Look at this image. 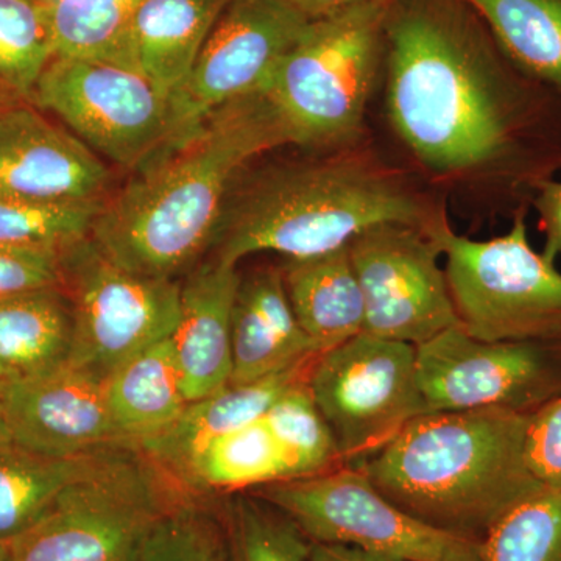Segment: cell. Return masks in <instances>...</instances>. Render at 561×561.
I'll return each instance as SVG.
<instances>
[{
    "instance_id": "obj_30",
    "label": "cell",
    "mask_w": 561,
    "mask_h": 561,
    "mask_svg": "<svg viewBox=\"0 0 561 561\" xmlns=\"http://www.w3.org/2000/svg\"><path fill=\"white\" fill-rule=\"evenodd\" d=\"M306 381L287 390L264 415L283 453L287 481L345 467L334 435Z\"/></svg>"
},
{
    "instance_id": "obj_38",
    "label": "cell",
    "mask_w": 561,
    "mask_h": 561,
    "mask_svg": "<svg viewBox=\"0 0 561 561\" xmlns=\"http://www.w3.org/2000/svg\"><path fill=\"white\" fill-rule=\"evenodd\" d=\"M286 2L305 13L309 20H320L368 0H286Z\"/></svg>"
},
{
    "instance_id": "obj_17",
    "label": "cell",
    "mask_w": 561,
    "mask_h": 561,
    "mask_svg": "<svg viewBox=\"0 0 561 561\" xmlns=\"http://www.w3.org/2000/svg\"><path fill=\"white\" fill-rule=\"evenodd\" d=\"M239 283L238 265L216 257L195 265L181 283L180 320L171 342L190 404L230 386L232 308Z\"/></svg>"
},
{
    "instance_id": "obj_22",
    "label": "cell",
    "mask_w": 561,
    "mask_h": 561,
    "mask_svg": "<svg viewBox=\"0 0 561 561\" xmlns=\"http://www.w3.org/2000/svg\"><path fill=\"white\" fill-rule=\"evenodd\" d=\"M72 306L61 286L0 301V383L28 381L69 365Z\"/></svg>"
},
{
    "instance_id": "obj_37",
    "label": "cell",
    "mask_w": 561,
    "mask_h": 561,
    "mask_svg": "<svg viewBox=\"0 0 561 561\" xmlns=\"http://www.w3.org/2000/svg\"><path fill=\"white\" fill-rule=\"evenodd\" d=\"M309 561H401L378 553L365 552L362 549L345 545H328V542H312Z\"/></svg>"
},
{
    "instance_id": "obj_14",
    "label": "cell",
    "mask_w": 561,
    "mask_h": 561,
    "mask_svg": "<svg viewBox=\"0 0 561 561\" xmlns=\"http://www.w3.org/2000/svg\"><path fill=\"white\" fill-rule=\"evenodd\" d=\"M365 334L419 346L460 324L440 247L424 228L382 224L348 243Z\"/></svg>"
},
{
    "instance_id": "obj_21",
    "label": "cell",
    "mask_w": 561,
    "mask_h": 561,
    "mask_svg": "<svg viewBox=\"0 0 561 561\" xmlns=\"http://www.w3.org/2000/svg\"><path fill=\"white\" fill-rule=\"evenodd\" d=\"M280 273L295 317L320 353L364 332V297L348 245L319 256L287 260Z\"/></svg>"
},
{
    "instance_id": "obj_26",
    "label": "cell",
    "mask_w": 561,
    "mask_h": 561,
    "mask_svg": "<svg viewBox=\"0 0 561 561\" xmlns=\"http://www.w3.org/2000/svg\"><path fill=\"white\" fill-rule=\"evenodd\" d=\"M287 481L283 453L264 416L216 438L186 481L192 496L216 497Z\"/></svg>"
},
{
    "instance_id": "obj_4",
    "label": "cell",
    "mask_w": 561,
    "mask_h": 561,
    "mask_svg": "<svg viewBox=\"0 0 561 561\" xmlns=\"http://www.w3.org/2000/svg\"><path fill=\"white\" fill-rule=\"evenodd\" d=\"M530 416L424 413L354 468L421 522L483 541L508 512L545 489L527 463Z\"/></svg>"
},
{
    "instance_id": "obj_2",
    "label": "cell",
    "mask_w": 561,
    "mask_h": 561,
    "mask_svg": "<svg viewBox=\"0 0 561 561\" xmlns=\"http://www.w3.org/2000/svg\"><path fill=\"white\" fill-rule=\"evenodd\" d=\"M290 144L264 91L228 103L111 192L90 238L125 271L176 279L213 249L230 192L250 162Z\"/></svg>"
},
{
    "instance_id": "obj_40",
    "label": "cell",
    "mask_w": 561,
    "mask_h": 561,
    "mask_svg": "<svg viewBox=\"0 0 561 561\" xmlns=\"http://www.w3.org/2000/svg\"><path fill=\"white\" fill-rule=\"evenodd\" d=\"M2 435H7V434H5V430H3V424H2V383H0V437H2Z\"/></svg>"
},
{
    "instance_id": "obj_34",
    "label": "cell",
    "mask_w": 561,
    "mask_h": 561,
    "mask_svg": "<svg viewBox=\"0 0 561 561\" xmlns=\"http://www.w3.org/2000/svg\"><path fill=\"white\" fill-rule=\"evenodd\" d=\"M60 251L0 243V301L60 286Z\"/></svg>"
},
{
    "instance_id": "obj_41",
    "label": "cell",
    "mask_w": 561,
    "mask_h": 561,
    "mask_svg": "<svg viewBox=\"0 0 561 561\" xmlns=\"http://www.w3.org/2000/svg\"><path fill=\"white\" fill-rule=\"evenodd\" d=\"M36 2H49V0H36Z\"/></svg>"
},
{
    "instance_id": "obj_29",
    "label": "cell",
    "mask_w": 561,
    "mask_h": 561,
    "mask_svg": "<svg viewBox=\"0 0 561 561\" xmlns=\"http://www.w3.org/2000/svg\"><path fill=\"white\" fill-rule=\"evenodd\" d=\"M54 58L44 2L0 0V103H32Z\"/></svg>"
},
{
    "instance_id": "obj_36",
    "label": "cell",
    "mask_w": 561,
    "mask_h": 561,
    "mask_svg": "<svg viewBox=\"0 0 561 561\" xmlns=\"http://www.w3.org/2000/svg\"><path fill=\"white\" fill-rule=\"evenodd\" d=\"M531 205L537 209L541 231L545 232L546 260L553 262L561 257V181L545 180L531 198Z\"/></svg>"
},
{
    "instance_id": "obj_24",
    "label": "cell",
    "mask_w": 561,
    "mask_h": 561,
    "mask_svg": "<svg viewBox=\"0 0 561 561\" xmlns=\"http://www.w3.org/2000/svg\"><path fill=\"white\" fill-rule=\"evenodd\" d=\"M105 451L60 459L22 448L2 435L0 541H13L35 526L62 491L87 474Z\"/></svg>"
},
{
    "instance_id": "obj_18",
    "label": "cell",
    "mask_w": 561,
    "mask_h": 561,
    "mask_svg": "<svg viewBox=\"0 0 561 561\" xmlns=\"http://www.w3.org/2000/svg\"><path fill=\"white\" fill-rule=\"evenodd\" d=\"M317 356L254 382L230 383L210 397L191 402L173 426L140 443V451L186 491L187 478L203 449L221 435L264 416L287 390L308 379Z\"/></svg>"
},
{
    "instance_id": "obj_33",
    "label": "cell",
    "mask_w": 561,
    "mask_h": 561,
    "mask_svg": "<svg viewBox=\"0 0 561 561\" xmlns=\"http://www.w3.org/2000/svg\"><path fill=\"white\" fill-rule=\"evenodd\" d=\"M103 203H38L0 192V243L62 250L90 236Z\"/></svg>"
},
{
    "instance_id": "obj_32",
    "label": "cell",
    "mask_w": 561,
    "mask_h": 561,
    "mask_svg": "<svg viewBox=\"0 0 561 561\" xmlns=\"http://www.w3.org/2000/svg\"><path fill=\"white\" fill-rule=\"evenodd\" d=\"M482 561H561V490L541 489L482 541Z\"/></svg>"
},
{
    "instance_id": "obj_9",
    "label": "cell",
    "mask_w": 561,
    "mask_h": 561,
    "mask_svg": "<svg viewBox=\"0 0 561 561\" xmlns=\"http://www.w3.org/2000/svg\"><path fill=\"white\" fill-rule=\"evenodd\" d=\"M312 542L345 545L401 561H482V541L432 527L402 511L354 467L250 490Z\"/></svg>"
},
{
    "instance_id": "obj_11",
    "label": "cell",
    "mask_w": 561,
    "mask_h": 561,
    "mask_svg": "<svg viewBox=\"0 0 561 561\" xmlns=\"http://www.w3.org/2000/svg\"><path fill=\"white\" fill-rule=\"evenodd\" d=\"M32 105L49 111L94 153L125 171H138L168 142L169 99L138 70L54 58Z\"/></svg>"
},
{
    "instance_id": "obj_19",
    "label": "cell",
    "mask_w": 561,
    "mask_h": 561,
    "mask_svg": "<svg viewBox=\"0 0 561 561\" xmlns=\"http://www.w3.org/2000/svg\"><path fill=\"white\" fill-rule=\"evenodd\" d=\"M317 354L291 309L280 267L241 275L232 308L230 383L257 381Z\"/></svg>"
},
{
    "instance_id": "obj_31",
    "label": "cell",
    "mask_w": 561,
    "mask_h": 561,
    "mask_svg": "<svg viewBox=\"0 0 561 561\" xmlns=\"http://www.w3.org/2000/svg\"><path fill=\"white\" fill-rule=\"evenodd\" d=\"M136 561H230L217 496L180 501L150 531Z\"/></svg>"
},
{
    "instance_id": "obj_15",
    "label": "cell",
    "mask_w": 561,
    "mask_h": 561,
    "mask_svg": "<svg viewBox=\"0 0 561 561\" xmlns=\"http://www.w3.org/2000/svg\"><path fill=\"white\" fill-rule=\"evenodd\" d=\"M0 192L38 203L105 202L108 165L27 102L0 106Z\"/></svg>"
},
{
    "instance_id": "obj_28",
    "label": "cell",
    "mask_w": 561,
    "mask_h": 561,
    "mask_svg": "<svg viewBox=\"0 0 561 561\" xmlns=\"http://www.w3.org/2000/svg\"><path fill=\"white\" fill-rule=\"evenodd\" d=\"M230 561H309L312 541L250 491L217 496Z\"/></svg>"
},
{
    "instance_id": "obj_20",
    "label": "cell",
    "mask_w": 561,
    "mask_h": 561,
    "mask_svg": "<svg viewBox=\"0 0 561 561\" xmlns=\"http://www.w3.org/2000/svg\"><path fill=\"white\" fill-rule=\"evenodd\" d=\"M228 0H142L133 22L138 72L171 99L190 79Z\"/></svg>"
},
{
    "instance_id": "obj_3",
    "label": "cell",
    "mask_w": 561,
    "mask_h": 561,
    "mask_svg": "<svg viewBox=\"0 0 561 561\" xmlns=\"http://www.w3.org/2000/svg\"><path fill=\"white\" fill-rule=\"evenodd\" d=\"M435 217L401 173L346 147L243 172L225 205L213 257L238 265L272 251L305 260L343 249L378 225L426 230Z\"/></svg>"
},
{
    "instance_id": "obj_42",
    "label": "cell",
    "mask_w": 561,
    "mask_h": 561,
    "mask_svg": "<svg viewBox=\"0 0 561 561\" xmlns=\"http://www.w3.org/2000/svg\"><path fill=\"white\" fill-rule=\"evenodd\" d=\"M2 105H7V103H0V106H2Z\"/></svg>"
},
{
    "instance_id": "obj_23",
    "label": "cell",
    "mask_w": 561,
    "mask_h": 561,
    "mask_svg": "<svg viewBox=\"0 0 561 561\" xmlns=\"http://www.w3.org/2000/svg\"><path fill=\"white\" fill-rule=\"evenodd\" d=\"M106 404L122 438L131 446L173 426L187 402L171 337L125 362L105 381Z\"/></svg>"
},
{
    "instance_id": "obj_5",
    "label": "cell",
    "mask_w": 561,
    "mask_h": 561,
    "mask_svg": "<svg viewBox=\"0 0 561 561\" xmlns=\"http://www.w3.org/2000/svg\"><path fill=\"white\" fill-rule=\"evenodd\" d=\"M391 5L393 0H368L311 20L284 55L264 92L291 144L335 150L359 138Z\"/></svg>"
},
{
    "instance_id": "obj_39",
    "label": "cell",
    "mask_w": 561,
    "mask_h": 561,
    "mask_svg": "<svg viewBox=\"0 0 561 561\" xmlns=\"http://www.w3.org/2000/svg\"><path fill=\"white\" fill-rule=\"evenodd\" d=\"M0 561H11L9 542L0 541Z\"/></svg>"
},
{
    "instance_id": "obj_8",
    "label": "cell",
    "mask_w": 561,
    "mask_h": 561,
    "mask_svg": "<svg viewBox=\"0 0 561 561\" xmlns=\"http://www.w3.org/2000/svg\"><path fill=\"white\" fill-rule=\"evenodd\" d=\"M60 286L76 323L69 365L99 381L179 324L181 283L125 271L90 236L60 251Z\"/></svg>"
},
{
    "instance_id": "obj_7",
    "label": "cell",
    "mask_w": 561,
    "mask_h": 561,
    "mask_svg": "<svg viewBox=\"0 0 561 561\" xmlns=\"http://www.w3.org/2000/svg\"><path fill=\"white\" fill-rule=\"evenodd\" d=\"M526 219L519 210L511 231L490 241L457 234L438 214L426 228L461 328L479 341H561V272L534 250Z\"/></svg>"
},
{
    "instance_id": "obj_6",
    "label": "cell",
    "mask_w": 561,
    "mask_h": 561,
    "mask_svg": "<svg viewBox=\"0 0 561 561\" xmlns=\"http://www.w3.org/2000/svg\"><path fill=\"white\" fill-rule=\"evenodd\" d=\"M186 496L136 446L106 449L9 542L11 561H136L150 531Z\"/></svg>"
},
{
    "instance_id": "obj_1",
    "label": "cell",
    "mask_w": 561,
    "mask_h": 561,
    "mask_svg": "<svg viewBox=\"0 0 561 561\" xmlns=\"http://www.w3.org/2000/svg\"><path fill=\"white\" fill-rule=\"evenodd\" d=\"M391 124L426 168L493 173L527 206L561 169V91L531 79L461 0H393Z\"/></svg>"
},
{
    "instance_id": "obj_35",
    "label": "cell",
    "mask_w": 561,
    "mask_h": 561,
    "mask_svg": "<svg viewBox=\"0 0 561 561\" xmlns=\"http://www.w3.org/2000/svg\"><path fill=\"white\" fill-rule=\"evenodd\" d=\"M526 456L542 486L561 490V394L530 416Z\"/></svg>"
},
{
    "instance_id": "obj_27",
    "label": "cell",
    "mask_w": 561,
    "mask_h": 561,
    "mask_svg": "<svg viewBox=\"0 0 561 561\" xmlns=\"http://www.w3.org/2000/svg\"><path fill=\"white\" fill-rule=\"evenodd\" d=\"M142 0H49L55 58L110 62L136 69L133 22Z\"/></svg>"
},
{
    "instance_id": "obj_10",
    "label": "cell",
    "mask_w": 561,
    "mask_h": 561,
    "mask_svg": "<svg viewBox=\"0 0 561 561\" xmlns=\"http://www.w3.org/2000/svg\"><path fill=\"white\" fill-rule=\"evenodd\" d=\"M306 383L345 467H359L405 424L427 413L416 346L365 332L320 353Z\"/></svg>"
},
{
    "instance_id": "obj_13",
    "label": "cell",
    "mask_w": 561,
    "mask_h": 561,
    "mask_svg": "<svg viewBox=\"0 0 561 561\" xmlns=\"http://www.w3.org/2000/svg\"><path fill=\"white\" fill-rule=\"evenodd\" d=\"M309 21L286 0H228L190 79L169 102L171 124L162 149L186 139L221 106L265 91Z\"/></svg>"
},
{
    "instance_id": "obj_25",
    "label": "cell",
    "mask_w": 561,
    "mask_h": 561,
    "mask_svg": "<svg viewBox=\"0 0 561 561\" xmlns=\"http://www.w3.org/2000/svg\"><path fill=\"white\" fill-rule=\"evenodd\" d=\"M524 73L561 91V0H461Z\"/></svg>"
},
{
    "instance_id": "obj_12",
    "label": "cell",
    "mask_w": 561,
    "mask_h": 561,
    "mask_svg": "<svg viewBox=\"0 0 561 561\" xmlns=\"http://www.w3.org/2000/svg\"><path fill=\"white\" fill-rule=\"evenodd\" d=\"M416 371L427 413L534 415L561 394V341L485 342L457 324L416 346Z\"/></svg>"
},
{
    "instance_id": "obj_16",
    "label": "cell",
    "mask_w": 561,
    "mask_h": 561,
    "mask_svg": "<svg viewBox=\"0 0 561 561\" xmlns=\"http://www.w3.org/2000/svg\"><path fill=\"white\" fill-rule=\"evenodd\" d=\"M2 424L11 442L60 459L131 446L111 419L105 382L70 365L2 386Z\"/></svg>"
}]
</instances>
